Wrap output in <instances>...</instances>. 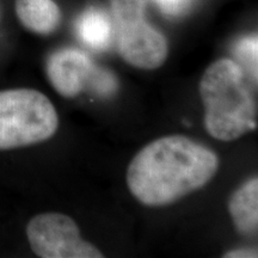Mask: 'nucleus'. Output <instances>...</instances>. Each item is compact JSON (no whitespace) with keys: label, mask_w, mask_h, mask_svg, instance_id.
<instances>
[{"label":"nucleus","mask_w":258,"mask_h":258,"mask_svg":"<svg viewBox=\"0 0 258 258\" xmlns=\"http://www.w3.org/2000/svg\"><path fill=\"white\" fill-rule=\"evenodd\" d=\"M219 167L218 156L183 135L152 141L139 152L127 171L131 192L146 206H165L201 189Z\"/></svg>","instance_id":"f257e3e1"},{"label":"nucleus","mask_w":258,"mask_h":258,"mask_svg":"<svg viewBox=\"0 0 258 258\" xmlns=\"http://www.w3.org/2000/svg\"><path fill=\"white\" fill-rule=\"evenodd\" d=\"M145 0H111V14L120 55L143 70H154L167 57L169 46L163 34L145 19Z\"/></svg>","instance_id":"20e7f679"},{"label":"nucleus","mask_w":258,"mask_h":258,"mask_svg":"<svg viewBox=\"0 0 258 258\" xmlns=\"http://www.w3.org/2000/svg\"><path fill=\"white\" fill-rule=\"evenodd\" d=\"M228 211L237 230L243 234L256 233L258 227V179L251 178L235 190Z\"/></svg>","instance_id":"6e6552de"},{"label":"nucleus","mask_w":258,"mask_h":258,"mask_svg":"<svg viewBox=\"0 0 258 258\" xmlns=\"http://www.w3.org/2000/svg\"><path fill=\"white\" fill-rule=\"evenodd\" d=\"M166 15L177 16L186 9L190 0H154Z\"/></svg>","instance_id":"f8f14e48"},{"label":"nucleus","mask_w":258,"mask_h":258,"mask_svg":"<svg viewBox=\"0 0 258 258\" xmlns=\"http://www.w3.org/2000/svg\"><path fill=\"white\" fill-rule=\"evenodd\" d=\"M59 127L53 103L34 89L0 91V151L48 140Z\"/></svg>","instance_id":"7ed1b4c3"},{"label":"nucleus","mask_w":258,"mask_h":258,"mask_svg":"<svg viewBox=\"0 0 258 258\" xmlns=\"http://www.w3.org/2000/svg\"><path fill=\"white\" fill-rule=\"evenodd\" d=\"M205 105V127L209 135L232 141L257 127V104L241 67L220 59L206 70L200 82Z\"/></svg>","instance_id":"f03ea898"},{"label":"nucleus","mask_w":258,"mask_h":258,"mask_svg":"<svg viewBox=\"0 0 258 258\" xmlns=\"http://www.w3.org/2000/svg\"><path fill=\"white\" fill-rule=\"evenodd\" d=\"M46 67L51 86L61 96L72 98L86 88L95 63L83 51L74 48H62L50 54Z\"/></svg>","instance_id":"423d86ee"},{"label":"nucleus","mask_w":258,"mask_h":258,"mask_svg":"<svg viewBox=\"0 0 258 258\" xmlns=\"http://www.w3.org/2000/svg\"><path fill=\"white\" fill-rule=\"evenodd\" d=\"M86 86L92 90L93 93L103 98L112 97L118 90V80L111 71L97 67L95 64L90 74Z\"/></svg>","instance_id":"9b49d317"},{"label":"nucleus","mask_w":258,"mask_h":258,"mask_svg":"<svg viewBox=\"0 0 258 258\" xmlns=\"http://www.w3.org/2000/svg\"><path fill=\"white\" fill-rule=\"evenodd\" d=\"M258 256L257 254V250L256 249H237V250H232L230 252H227L224 254V257L226 258H256Z\"/></svg>","instance_id":"ddd939ff"},{"label":"nucleus","mask_w":258,"mask_h":258,"mask_svg":"<svg viewBox=\"0 0 258 258\" xmlns=\"http://www.w3.org/2000/svg\"><path fill=\"white\" fill-rule=\"evenodd\" d=\"M234 61L243 69L247 71L250 77L257 83L258 79V40L257 35H250L241 38L234 44Z\"/></svg>","instance_id":"9d476101"},{"label":"nucleus","mask_w":258,"mask_h":258,"mask_svg":"<svg viewBox=\"0 0 258 258\" xmlns=\"http://www.w3.org/2000/svg\"><path fill=\"white\" fill-rule=\"evenodd\" d=\"M77 34L84 44L95 50H106L111 44L112 22L102 10L89 8L77 21Z\"/></svg>","instance_id":"1a4fd4ad"},{"label":"nucleus","mask_w":258,"mask_h":258,"mask_svg":"<svg viewBox=\"0 0 258 258\" xmlns=\"http://www.w3.org/2000/svg\"><path fill=\"white\" fill-rule=\"evenodd\" d=\"M16 15L24 28L38 35L56 30L61 11L53 0H16Z\"/></svg>","instance_id":"0eeeda50"},{"label":"nucleus","mask_w":258,"mask_h":258,"mask_svg":"<svg viewBox=\"0 0 258 258\" xmlns=\"http://www.w3.org/2000/svg\"><path fill=\"white\" fill-rule=\"evenodd\" d=\"M31 250L41 258H102L98 249L80 237L78 225L60 213H43L27 226Z\"/></svg>","instance_id":"39448f33"}]
</instances>
